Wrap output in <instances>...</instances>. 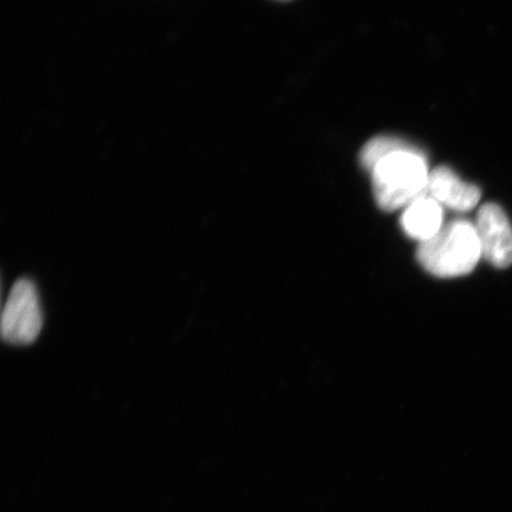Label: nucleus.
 Wrapping results in <instances>:
<instances>
[{
	"label": "nucleus",
	"instance_id": "nucleus-1",
	"mask_svg": "<svg viewBox=\"0 0 512 512\" xmlns=\"http://www.w3.org/2000/svg\"><path fill=\"white\" fill-rule=\"evenodd\" d=\"M370 174L377 204L394 211L427 192L431 171L424 153L406 145L380 160Z\"/></svg>",
	"mask_w": 512,
	"mask_h": 512
},
{
	"label": "nucleus",
	"instance_id": "nucleus-2",
	"mask_svg": "<svg viewBox=\"0 0 512 512\" xmlns=\"http://www.w3.org/2000/svg\"><path fill=\"white\" fill-rule=\"evenodd\" d=\"M482 256L475 224L457 220L446 224L431 240L420 243L418 260L440 278L462 277L475 270Z\"/></svg>",
	"mask_w": 512,
	"mask_h": 512
},
{
	"label": "nucleus",
	"instance_id": "nucleus-3",
	"mask_svg": "<svg viewBox=\"0 0 512 512\" xmlns=\"http://www.w3.org/2000/svg\"><path fill=\"white\" fill-rule=\"evenodd\" d=\"M43 312L36 285L19 279L11 288L2 316V336L12 345H29L41 334Z\"/></svg>",
	"mask_w": 512,
	"mask_h": 512
},
{
	"label": "nucleus",
	"instance_id": "nucleus-4",
	"mask_svg": "<svg viewBox=\"0 0 512 512\" xmlns=\"http://www.w3.org/2000/svg\"><path fill=\"white\" fill-rule=\"evenodd\" d=\"M476 229L483 258L492 266L509 267L512 264V227L504 210L495 203H486L479 209Z\"/></svg>",
	"mask_w": 512,
	"mask_h": 512
},
{
	"label": "nucleus",
	"instance_id": "nucleus-5",
	"mask_svg": "<svg viewBox=\"0 0 512 512\" xmlns=\"http://www.w3.org/2000/svg\"><path fill=\"white\" fill-rule=\"evenodd\" d=\"M427 192L441 206L457 211L472 210L482 197V192L476 185L464 182L447 166H439L431 171Z\"/></svg>",
	"mask_w": 512,
	"mask_h": 512
},
{
	"label": "nucleus",
	"instance_id": "nucleus-6",
	"mask_svg": "<svg viewBox=\"0 0 512 512\" xmlns=\"http://www.w3.org/2000/svg\"><path fill=\"white\" fill-rule=\"evenodd\" d=\"M443 221V206L428 192L409 203L401 216L402 229L420 243L434 238L444 227Z\"/></svg>",
	"mask_w": 512,
	"mask_h": 512
},
{
	"label": "nucleus",
	"instance_id": "nucleus-7",
	"mask_svg": "<svg viewBox=\"0 0 512 512\" xmlns=\"http://www.w3.org/2000/svg\"><path fill=\"white\" fill-rule=\"evenodd\" d=\"M406 145L408 144L393 137L381 136L371 139L361 151V164L364 169L371 171L384 157Z\"/></svg>",
	"mask_w": 512,
	"mask_h": 512
}]
</instances>
